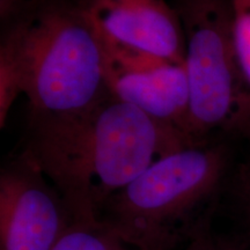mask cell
<instances>
[{"instance_id": "12", "label": "cell", "mask_w": 250, "mask_h": 250, "mask_svg": "<svg viewBox=\"0 0 250 250\" xmlns=\"http://www.w3.org/2000/svg\"><path fill=\"white\" fill-rule=\"evenodd\" d=\"M247 215H248V224L250 227V186L247 190Z\"/></svg>"}, {"instance_id": "10", "label": "cell", "mask_w": 250, "mask_h": 250, "mask_svg": "<svg viewBox=\"0 0 250 250\" xmlns=\"http://www.w3.org/2000/svg\"><path fill=\"white\" fill-rule=\"evenodd\" d=\"M186 250H245L241 243L234 240H224L210 236L202 230L190 239Z\"/></svg>"}, {"instance_id": "1", "label": "cell", "mask_w": 250, "mask_h": 250, "mask_svg": "<svg viewBox=\"0 0 250 250\" xmlns=\"http://www.w3.org/2000/svg\"><path fill=\"white\" fill-rule=\"evenodd\" d=\"M190 146L180 129L110 96L85 110L34 117L21 155L57 190L74 223L94 224L146 168Z\"/></svg>"}, {"instance_id": "9", "label": "cell", "mask_w": 250, "mask_h": 250, "mask_svg": "<svg viewBox=\"0 0 250 250\" xmlns=\"http://www.w3.org/2000/svg\"><path fill=\"white\" fill-rule=\"evenodd\" d=\"M237 61L250 101V0H232Z\"/></svg>"}, {"instance_id": "3", "label": "cell", "mask_w": 250, "mask_h": 250, "mask_svg": "<svg viewBox=\"0 0 250 250\" xmlns=\"http://www.w3.org/2000/svg\"><path fill=\"white\" fill-rule=\"evenodd\" d=\"M221 145L190 146L161 158L107 202L100 221L140 250H173L201 230L197 212L227 169Z\"/></svg>"}, {"instance_id": "2", "label": "cell", "mask_w": 250, "mask_h": 250, "mask_svg": "<svg viewBox=\"0 0 250 250\" xmlns=\"http://www.w3.org/2000/svg\"><path fill=\"white\" fill-rule=\"evenodd\" d=\"M34 117L88 109L110 98L101 36L79 6L39 2L0 45V126L19 95Z\"/></svg>"}, {"instance_id": "6", "label": "cell", "mask_w": 250, "mask_h": 250, "mask_svg": "<svg viewBox=\"0 0 250 250\" xmlns=\"http://www.w3.org/2000/svg\"><path fill=\"white\" fill-rule=\"evenodd\" d=\"M102 45L105 81L112 98L173 125L191 140L188 134L190 94L186 62L103 40Z\"/></svg>"}, {"instance_id": "8", "label": "cell", "mask_w": 250, "mask_h": 250, "mask_svg": "<svg viewBox=\"0 0 250 250\" xmlns=\"http://www.w3.org/2000/svg\"><path fill=\"white\" fill-rule=\"evenodd\" d=\"M54 250H140L125 242L102 221L72 223Z\"/></svg>"}, {"instance_id": "7", "label": "cell", "mask_w": 250, "mask_h": 250, "mask_svg": "<svg viewBox=\"0 0 250 250\" xmlns=\"http://www.w3.org/2000/svg\"><path fill=\"white\" fill-rule=\"evenodd\" d=\"M101 39L186 62V36L176 8L165 0H79Z\"/></svg>"}, {"instance_id": "4", "label": "cell", "mask_w": 250, "mask_h": 250, "mask_svg": "<svg viewBox=\"0 0 250 250\" xmlns=\"http://www.w3.org/2000/svg\"><path fill=\"white\" fill-rule=\"evenodd\" d=\"M186 36L188 134L196 145L215 130H248L250 101L237 61L232 0H176Z\"/></svg>"}, {"instance_id": "5", "label": "cell", "mask_w": 250, "mask_h": 250, "mask_svg": "<svg viewBox=\"0 0 250 250\" xmlns=\"http://www.w3.org/2000/svg\"><path fill=\"white\" fill-rule=\"evenodd\" d=\"M66 205L20 155L0 174V250H54L71 227Z\"/></svg>"}, {"instance_id": "11", "label": "cell", "mask_w": 250, "mask_h": 250, "mask_svg": "<svg viewBox=\"0 0 250 250\" xmlns=\"http://www.w3.org/2000/svg\"><path fill=\"white\" fill-rule=\"evenodd\" d=\"M45 1V0H0V6L5 9H14L21 7H26L27 4L35 6L39 2Z\"/></svg>"}]
</instances>
